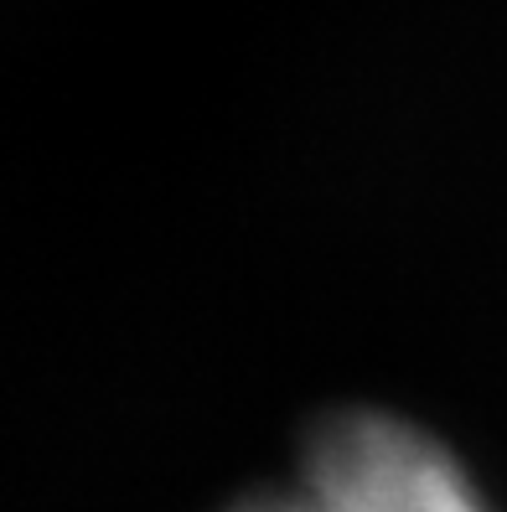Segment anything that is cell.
<instances>
[{"label": "cell", "mask_w": 507, "mask_h": 512, "mask_svg": "<svg viewBox=\"0 0 507 512\" xmlns=\"http://www.w3.org/2000/svg\"><path fill=\"white\" fill-rule=\"evenodd\" d=\"M233 512H487L456 456L378 409L326 414L290 481Z\"/></svg>", "instance_id": "cell-1"}]
</instances>
